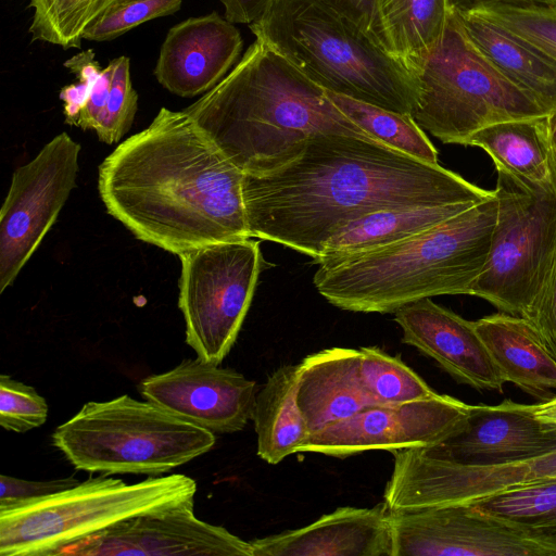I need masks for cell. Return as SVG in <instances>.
<instances>
[{"label": "cell", "instance_id": "cell-36", "mask_svg": "<svg viewBox=\"0 0 556 556\" xmlns=\"http://www.w3.org/2000/svg\"><path fill=\"white\" fill-rule=\"evenodd\" d=\"M64 66L78 78L77 83L63 87L59 94L64 102L65 122L75 126L102 68L92 49L73 55L64 62Z\"/></svg>", "mask_w": 556, "mask_h": 556}, {"label": "cell", "instance_id": "cell-14", "mask_svg": "<svg viewBox=\"0 0 556 556\" xmlns=\"http://www.w3.org/2000/svg\"><path fill=\"white\" fill-rule=\"evenodd\" d=\"M252 556L251 542L200 520L194 498L138 515L63 547L56 556Z\"/></svg>", "mask_w": 556, "mask_h": 556}, {"label": "cell", "instance_id": "cell-40", "mask_svg": "<svg viewBox=\"0 0 556 556\" xmlns=\"http://www.w3.org/2000/svg\"><path fill=\"white\" fill-rule=\"evenodd\" d=\"M348 17L377 40L376 0H320ZM379 41V40H378ZM380 42V41H379ZM386 48V47H384Z\"/></svg>", "mask_w": 556, "mask_h": 556}, {"label": "cell", "instance_id": "cell-21", "mask_svg": "<svg viewBox=\"0 0 556 556\" xmlns=\"http://www.w3.org/2000/svg\"><path fill=\"white\" fill-rule=\"evenodd\" d=\"M361 351L325 349L299 364L296 400L311 434L371 404L359 376Z\"/></svg>", "mask_w": 556, "mask_h": 556}, {"label": "cell", "instance_id": "cell-31", "mask_svg": "<svg viewBox=\"0 0 556 556\" xmlns=\"http://www.w3.org/2000/svg\"><path fill=\"white\" fill-rule=\"evenodd\" d=\"M115 0H29L33 40L79 48L84 31Z\"/></svg>", "mask_w": 556, "mask_h": 556}, {"label": "cell", "instance_id": "cell-5", "mask_svg": "<svg viewBox=\"0 0 556 556\" xmlns=\"http://www.w3.org/2000/svg\"><path fill=\"white\" fill-rule=\"evenodd\" d=\"M327 91L412 114L418 84L375 37L320 0H277L249 25Z\"/></svg>", "mask_w": 556, "mask_h": 556}, {"label": "cell", "instance_id": "cell-28", "mask_svg": "<svg viewBox=\"0 0 556 556\" xmlns=\"http://www.w3.org/2000/svg\"><path fill=\"white\" fill-rule=\"evenodd\" d=\"M467 505L556 556V480L503 491Z\"/></svg>", "mask_w": 556, "mask_h": 556}, {"label": "cell", "instance_id": "cell-33", "mask_svg": "<svg viewBox=\"0 0 556 556\" xmlns=\"http://www.w3.org/2000/svg\"><path fill=\"white\" fill-rule=\"evenodd\" d=\"M182 0H115L84 31V39H115L140 24L177 12Z\"/></svg>", "mask_w": 556, "mask_h": 556}, {"label": "cell", "instance_id": "cell-44", "mask_svg": "<svg viewBox=\"0 0 556 556\" xmlns=\"http://www.w3.org/2000/svg\"><path fill=\"white\" fill-rule=\"evenodd\" d=\"M530 1H547V0H530Z\"/></svg>", "mask_w": 556, "mask_h": 556}, {"label": "cell", "instance_id": "cell-4", "mask_svg": "<svg viewBox=\"0 0 556 556\" xmlns=\"http://www.w3.org/2000/svg\"><path fill=\"white\" fill-rule=\"evenodd\" d=\"M496 216L494 194L418 235L319 264L314 285L330 304L363 313H395L421 299L469 294L488 261Z\"/></svg>", "mask_w": 556, "mask_h": 556}, {"label": "cell", "instance_id": "cell-35", "mask_svg": "<svg viewBox=\"0 0 556 556\" xmlns=\"http://www.w3.org/2000/svg\"><path fill=\"white\" fill-rule=\"evenodd\" d=\"M48 417V404L33 387L0 376V426L14 432H26L42 426Z\"/></svg>", "mask_w": 556, "mask_h": 556}, {"label": "cell", "instance_id": "cell-9", "mask_svg": "<svg viewBox=\"0 0 556 556\" xmlns=\"http://www.w3.org/2000/svg\"><path fill=\"white\" fill-rule=\"evenodd\" d=\"M495 168L496 224L488 261L469 295L522 316L556 257V181L541 188Z\"/></svg>", "mask_w": 556, "mask_h": 556}, {"label": "cell", "instance_id": "cell-18", "mask_svg": "<svg viewBox=\"0 0 556 556\" xmlns=\"http://www.w3.org/2000/svg\"><path fill=\"white\" fill-rule=\"evenodd\" d=\"M402 341L433 358L460 383L502 392L506 383L473 321L434 303L430 298L408 303L395 313Z\"/></svg>", "mask_w": 556, "mask_h": 556}, {"label": "cell", "instance_id": "cell-13", "mask_svg": "<svg viewBox=\"0 0 556 556\" xmlns=\"http://www.w3.org/2000/svg\"><path fill=\"white\" fill-rule=\"evenodd\" d=\"M469 405L445 394L397 404L366 406L312 433L299 453L345 458L367 451L435 445L456 431Z\"/></svg>", "mask_w": 556, "mask_h": 556}, {"label": "cell", "instance_id": "cell-41", "mask_svg": "<svg viewBox=\"0 0 556 556\" xmlns=\"http://www.w3.org/2000/svg\"><path fill=\"white\" fill-rule=\"evenodd\" d=\"M277 0H220L225 17L232 24H252L258 21Z\"/></svg>", "mask_w": 556, "mask_h": 556}, {"label": "cell", "instance_id": "cell-23", "mask_svg": "<svg viewBox=\"0 0 556 556\" xmlns=\"http://www.w3.org/2000/svg\"><path fill=\"white\" fill-rule=\"evenodd\" d=\"M505 382L547 400L556 389V357L525 317L498 312L473 321Z\"/></svg>", "mask_w": 556, "mask_h": 556}, {"label": "cell", "instance_id": "cell-20", "mask_svg": "<svg viewBox=\"0 0 556 556\" xmlns=\"http://www.w3.org/2000/svg\"><path fill=\"white\" fill-rule=\"evenodd\" d=\"M386 503L340 507L313 523L251 542L252 556H392Z\"/></svg>", "mask_w": 556, "mask_h": 556}, {"label": "cell", "instance_id": "cell-22", "mask_svg": "<svg viewBox=\"0 0 556 556\" xmlns=\"http://www.w3.org/2000/svg\"><path fill=\"white\" fill-rule=\"evenodd\" d=\"M483 54L547 113L556 109V60L469 5L452 4Z\"/></svg>", "mask_w": 556, "mask_h": 556}, {"label": "cell", "instance_id": "cell-10", "mask_svg": "<svg viewBox=\"0 0 556 556\" xmlns=\"http://www.w3.org/2000/svg\"><path fill=\"white\" fill-rule=\"evenodd\" d=\"M255 240L215 242L178 255V305L186 343L205 362L219 365L235 344L261 270Z\"/></svg>", "mask_w": 556, "mask_h": 556}, {"label": "cell", "instance_id": "cell-37", "mask_svg": "<svg viewBox=\"0 0 556 556\" xmlns=\"http://www.w3.org/2000/svg\"><path fill=\"white\" fill-rule=\"evenodd\" d=\"M74 477L29 481L20 478L0 476V510L14 508L30 502L39 501L61 491L79 484Z\"/></svg>", "mask_w": 556, "mask_h": 556}, {"label": "cell", "instance_id": "cell-27", "mask_svg": "<svg viewBox=\"0 0 556 556\" xmlns=\"http://www.w3.org/2000/svg\"><path fill=\"white\" fill-rule=\"evenodd\" d=\"M450 11L451 0H376L377 38L412 71L441 37Z\"/></svg>", "mask_w": 556, "mask_h": 556}, {"label": "cell", "instance_id": "cell-19", "mask_svg": "<svg viewBox=\"0 0 556 556\" xmlns=\"http://www.w3.org/2000/svg\"><path fill=\"white\" fill-rule=\"evenodd\" d=\"M242 45L235 24L218 13L190 17L168 30L154 68L155 78L179 97L205 93L230 72Z\"/></svg>", "mask_w": 556, "mask_h": 556}, {"label": "cell", "instance_id": "cell-34", "mask_svg": "<svg viewBox=\"0 0 556 556\" xmlns=\"http://www.w3.org/2000/svg\"><path fill=\"white\" fill-rule=\"evenodd\" d=\"M113 62L110 93L94 128L98 138L108 144L118 142L130 129L138 109V93L132 87L129 59L122 55Z\"/></svg>", "mask_w": 556, "mask_h": 556}, {"label": "cell", "instance_id": "cell-38", "mask_svg": "<svg viewBox=\"0 0 556 556\" xmlns=\"http://www.w3.org/2000/svg\"><path fill=\"white\" fill-rule=\"evenodd\" d=\"M522 317L534 326L556 357V257L540 292Z\"/></svg>", "mask_w": 556, "mask_h": 556}, {"label": "cell", "instance_id": "cell-3", "mask_svg": "<svg viewBox=\"0 0 556 556\" xmlns=\"http://www.w3.org/2000/svg\"><path fill=\"white\" fill-rule=\"evenodd\" d=\"M184 111L244 174L285 165L317 134L374 139L333 104L324 88L261 38Z\"/></svg>", "mask_w": 556, "mask_h": 556}, {"label": "cell", "instance_id": "cell-8", "mask_svg": "<svg viewBox=\"0 0 556 556\" xmlns=\"http://www.w3.org/2000/svg\"><path fill=\"white\" fill-rule=\"evenodd\" d=\"M197 482L182 473L128 484L109 475L56 494L0 510L1 556H56L65 546L125 519L194 498Z\"/></svg>", "mask_w": 556, "mask_h": 556}, {"label": "cell", "instance_id": "cell-6", "mask_svg": "<svg viewBox=\"0 0 556 556\" xmlns=\"http://www.w3.org/2000/svg\"><path fill=\"white\" fill-rule=\"evenodd\" d=\"M214 432L127 394L84 404L52 433L78 470L103 475L168 472L210 452Z\"/></svg>", "mask_w": 556, "mask_h": 556}, {"label": "cell", "instance_id": "cell-26", "mask_svg": "<svg viewBox=\"0 0 556 556\" xmlns=\"http://www.w3.org/2000/svg\"><path fill=\"white\" fill-rule=\"evenodd\" d=\"M466 146L482 149L495 167L528 184L541 188L554 185L546 115L489 125L476 131Z\"/></svg>", "mask_w": 556, "mask_h": 556}, {"label": "cell", "instance_id": "cell-7", "mask_svg": "<svg viewBox=\"0 0 556 556\" xmlns=\"http://www.w3.org/2000/svg\"><path fill=\"white\" fill-rule=\"evenodd\" d=\"M412 72L418 84L412 117L443 143L466 146L489 125L548 114L473 43L452 3L441 37Z\"/></svg>", "mask_w": 556, "mask_h": 556}, {"label": "cell", "instance_id": "cell-16", "mask_svg": "<svg viewBox=\"0 0 556 556\" xmlns=\"http://www.w3.org/2000/svg\"><path fill=\"white\" fill-rule=\"evenodd\" d=\"M139 391L181 419L214 433H232L252 419L257 387L235 369L197 357L147 377Z\"/></svg>", "mask_w": 556, "mask_h": 556}, {"label": "cell", "instance_id": "cell-24", "mask_svg": "<svg viewBox=\"0 0 556 556\" xmlns=\"http://www.w3.org/2000/svg\"><path fill=\"white\" fill-rule=\"evenodd\" d=\"M477 204H420L365 215L333 236L314 260L324 264L389 245L431 229Z\"/></svg>", "mask_w": 556, "mask_h": 556}, {"label": "cell", "instance_id": "cell-1", "mask_svg": "<svg viewBox=\"0 0 556 556\" xmlns=\"http://www.w3.org/2000/svg\"><path fill=\"white\" fill-rule=\"evenodd\" d=\"M242 192L250 238L283 244L314 260L341 229L374 212L479 204L494 197L493 190L439 163L340 132L314 135L285 165L244 174Z\"/></svg>", "mask_w": 556, "mask_h": 556}, {"label": "cell", "instance_id": "cell-12", "mask_svg": "<svg viewBox=\"0 0 556 556\" xmlns=\"http://www.w3.org/2000/svg\"><path fill=\"white\" fill-rule=\"evenodd\" d=\"M383 498L390 510L470 504L503 491L556 480V451L526 460L471 466L428 456L421 447L395 450Z\"/></svg>", "mask_w": 556, "mask_h": 556}, {"label": "cell", "instance_id": "cell-30", "mask_svg": "<svg viewBox=\"0 0 556 556\" xmlns=\"http://www.w3.org/2000/svg\"><path fill=\"white\" fill-rule=\"evenodd\" d=\"M359 351L361 382L371 405L405 403L438 394L399 356L376 346L361 348Z\"/></svg>", "mask_w": 556, "mask_h": 556}, {"label": "cell", "instance_id": "cell-15", "mask_svg": "<svg viewBox=\"0 0 556 556\" xmlns=\"http://www.w3.org/2000/svg\"><path fill=\"white\" fill-rule=\"evenodd\" d=\"M392 556H553L471 505L390 510Z\"/></svg>", "mask_w": 556, "mask_h": 556}, {"label": "cell", "instance_id": "cell-11", "mask_svg": "<svg viewBox=\"0 0 556 556\" xmlns=\"http://www.w3.org/2000/svg\"><path fill=\"white\" fill-rule=\"evenodd\" d=\"M80 146L66 132L12 176L0 211V292L35 253L76 187Z\"/></svg>", "mask_w": 556, "mask_h": 556}, {"label": "cell", "instance_id": "cell-39", "mask_svg": "<svg viewBox=\"0 0 556 556\" xmlns=\"http://www.w3.org/2000/svg\"><path fill=\"white\" fill-rule=\"evenodd\" d=\"M114 72L113 60L102 68L92 90L80 110L76 125L81 129H93L106 103Z\"/></svg>", "mask_w": 556, "mask_h": 556}, {"label": "cell", "instance_id": "cell-2", "mask_svg": "<svg viewBox=\"0 0 556 556\" xmlns=\"http://www.w3.org/2000/svg\"><path fill=\"white\" fill-rule=\"evenodd\" d=\"M243 175L185 111L162 108L104 159L98 190L137 239L178 256L250 238Z\"/></svg>", "mask_w": 556, "mask_h": 556}, {"label": "cell", "instance_id": "cell-29", "mask_svg": "<svg viewBox=\"0 0 556 556\" xmlns=\"http://www.w3.org/2000/svg\"><path fill=\"white\" fill-rule=\"evenodd\" d=\"M327 94L349 119L374 139L425 162L438 163L437 149L412 114L397 113L330 91Z\"/></svg>", "mask_w": 556, "mask_h": 556}, {"label": "cell", "instance_id": "cell-32", "mask_svg": "<svg viewBox=\"0 0 556 556\" xmlns=\"http://www.w3.org/2000/svg\"><path fill=\"white\" fill-rule=\"evenodd\" d=\"M473 7L556 60V0H451Z\"/></svg>", "mask_w": 556, "mask_h": 556}, {"label": "cell", "instance_id": "cell-42", "mask_svg": "<svg viewBox=\"0 0 556 556\" xmlns=\"http://www.w3.org/2000/svg\"><path fill=\"white\" fill-rule=\"evenodd\" d=\"M533 413L545 427L556 431V395L533 404Z\"/></svg>", "mask_w": 556, "mask_h": 556}, {"label": "cell", "instance_id": "cell-43", "mask_svg": "<svg viewBox=\"0 0 556 556\" xmlns=\"http://www.w3.org/2000/svg\"><path fill=\"white\" fill-rule=\"evenodd\" d=\"M546 129L554 180L556 181V109L546 115Z\"/></svg>", "mask_w": 556, "mask_h": 556}, {"label": "cell", "instance_id": "cell-17", "mask_svg": "<svg viewBox=\"0 0 556 556\" xmlns=\"http://www.w3.org/2000/svg\"><path fill=\"white\" fill-rule=\"evenodd\" d=\"M421 448L430 457L456 464L502 465L556 451V431L539 421L533 404L505 400L497 405H469L456 431Z\"/></svg>", "mask_w": 556, "mask_h": 556}, {"label": "cell", "instance_id": "cell-25", "mask_svg": "<svg viewBox=\"0 0 556 556\" xmlns=\"http://www.w3.org/2000/svg\"><path fill=\"white\" fill-rule=\"evenodd\" d=\"M299 364L274 371L256 394L252 415L257 439V455L275 465L309 438L308 425L296 400Z\"/></svg>", "mask_w": 556, "mask_h": 556}]
</instances>
